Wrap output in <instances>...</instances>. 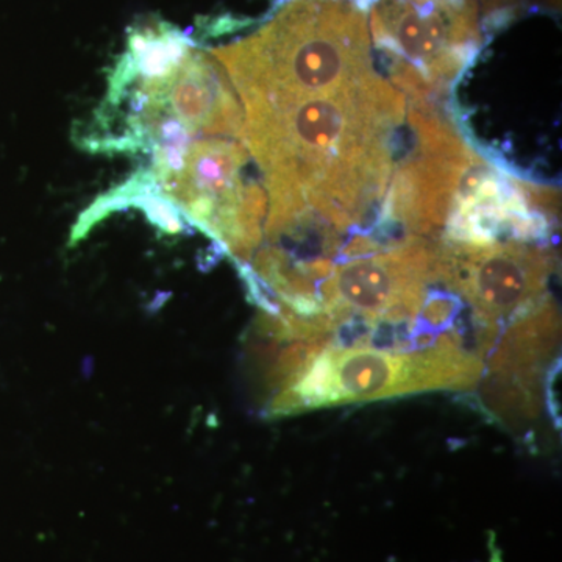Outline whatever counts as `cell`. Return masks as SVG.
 <instances>
[{"label":"cell","instance_id":"6da1fadb","mask_svg":"<svg viewBox=\"0 0 562 562\" xmlns=\"http://www.w3.org/2000/svg\"><path fill=\"white\" fill-rule=\"evenodd\" d=\"M205 136L180 149L154 155V171L169 201L192 224L221 241L238 260H249L261 243L268 194L247 177L249 151L243 139Z\"/></svg>","mask_w":562,"mask_h":562},{"label":"cell","instance_id":"7a4b0ae2","mask_svg":"<svg viewBox=\"0 0 562 562\" xmlns=\"http://www.w3.org/2000/svg\"><path fill=\"white\" fill-rule=\"evenodd\" d=\"M475 357L436 344L416 357L355 347H328L299 373L273 409L292 413L338 403L380 401L441 387L471 386L479 380Z\"/></svg>","mask_w":562,"mask_h":562},{"label":"cell","instance_id":"3957f363","mask_svg":"<svg viewBox=\"0 0 562 562\" xmlns=\"http://www.w3.org/2000/svg\"><path fill=\"white\" fill-rule=\"evenodd\" d=\"M554 257L546 243L503 239L487 246L439 244V276L468 299L479 319L497 325L530 316L543 305Z\"/></svg>","mask_w":562,"mask_h":562},{"label":"cell","instance_id":"277c9868","mask_svg":"<svg viewBox=\"0 0 562 562\" xmlns=\"http://www.w3.org/2000/svg\"><path fill=\"white\" fill-rule=\"evenodd\" d=\"M560 382H561V362L557 361L553 368L550 369L549 376L546 382V395H547V408L552 414L554 424L558 427L561 425V395H560Z\"/></svg>","mask_w":562,"mask_h":562}]
</instances>
